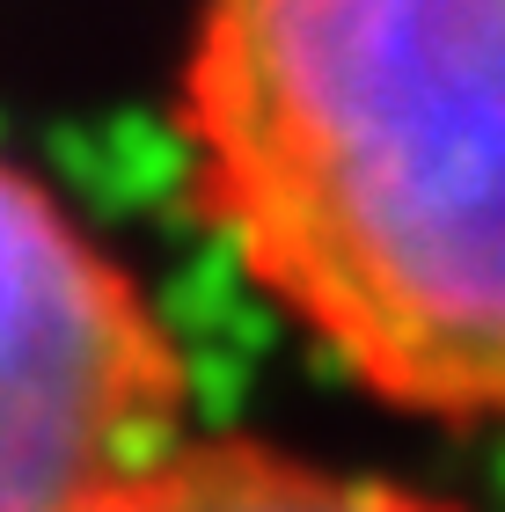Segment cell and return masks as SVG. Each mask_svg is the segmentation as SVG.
I'll list each match as a JSON object with an SVG mask.
<instances>
[{
    "mask_svg": "<svg viewBox=\"0 0 505 512\" xmlns=\"http://www.w3.org/2000/svg\"><path fill=\"white\" fill-rule=\"evenodd\" d=\"M198 213L374 388L505 425V0H205Z\"/></svg>",
    "mask_w": 505,
    "mask_h": 512,
    "instance_id": "1",
    "label": "cell"
},
{
    "mask_svg": "<svg viewBox=\"0 0 505 512\" xmlns=\"http://www.w3.org/2000/svg\"><path fill=\"white\" fill-rule=\"evenodd\" d=\"M191 374L154 300L0 161V512H96L183 439Z\"/></svg>",
    "mask_w": 505,
    "mask_h": 512,
    "instance_id": "2",
    "label": "cell"
},
{
    "mask_svg": "<svg viewBox=\"0 0 505 512\" xmlns=\"http://www.w3.org/2000/svg\"><path fill=\"white\" fill-rule=\"evenodd\" d=\"M96 512H454V505L381 476L257 447V439H176Z\"/></svg>",
    "mask_w": 505,
    "mask_h": 512,
    "instance_id": "3",
    "label": "cell"
}]
</instances>
